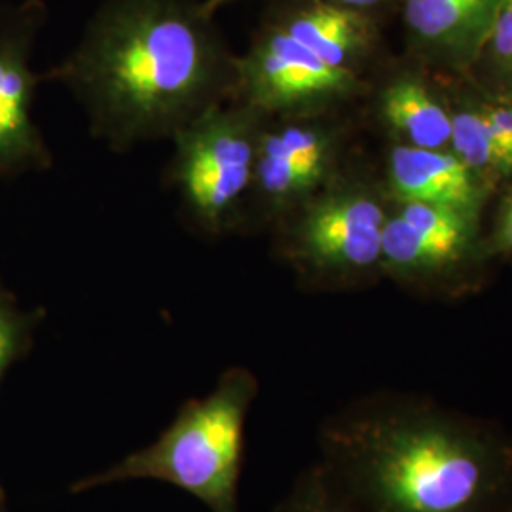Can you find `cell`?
<instances>
[{
  "label": "cell",
  "mask_w": 512,
  "mask_h": 512,
  "mask_svg": "<svg viewBox=\"0 0 512 512\" xmlns=\"http://www.w3.org/2000/svg\"><path fill=\"white\" fill-rule=\"evenodd\" d=\"M0 512H10V495L2 484H0Z\"/></svg>",
  "instance_id": "obj_23"
},
{
  "label": "cell",
  "mask_w": 512,
  "mask_h": 512,
  "mask_svg": "<svg viewBox=\"0 0 512 512\" xmlns=\"http://www.w3.org/2000/svg\"><path fill=\"white\" fill-rule=\"evenodd\" d=\"M509 205H511V207H512V200H511V203H509Z\"/></svg>",
  "instance_id": "obj_26"
},
{
  "label": "cell",
  "mask_w": 512,
  "mask_h": 512,
  "mask_svg": "<svg viewBox=\"0 0 512 512\" xmlns=\"http://www.w3.org/2000/svg\"><path fill=\"white\" fill-rule=\"evenodd\" d=\"M385 120L416 148L442 150L452 137V118L421 84L401 78L382 93Z\"/></svg>",
  "instance_id": "obj_12"
},
{
  "label": "cell",
  "mask_w": 512,
  "mask_h": 512,
  "mask_svg": "<svg viewBox=\"0 0 512 512\" xmlns=\"http://www.w3.org/2000/svg\"><path fill=\"white\" fill-rule=\"evenodd\" d=\"M501 236H503V243H505V247H509L512 249V207L509 205L507 207V213H505V219H503V232H501Z\"/></svg>",
  "instance_id": "obj_21"
},
{
  "label": "cell",
  "mask_w": 512,
  "mask_h": 512,
  "mask_svg": "<svg viewBox=\"0 0 512 512\" xmlns=\"http://www.w3.org/2000/svg\"><path fill=\"white\" fill-rule=\"evenodd\" d=\"M461 253L427 238L399 215L385 219L382 228V262L397 274H433L456 264Z\"/></svg>",
  "instance_id": "obj_13"
},
{
  "label": "cell",
  "mask_w": 512,
  "mask_h": 512,
  "mask_svg": "<svg viewBox=\"0 0 512 512\" xmlns=\"http://www.w3.org/2000/svg\"><path fill=\"white\" fill-rule=\"evenodd\" d=\"M357 88V73L332 67L277 21L260 31L247 54L238 55L234 99L266 116L325 109Z\"/></svg>",
  "instance_id": "obj_5"
},
{
  "label": "cell",
  "mask_w": 512,
  "mask_h": 512,
  "mask_svg": "<svg viewBox=\"0 0 512 512\" xmlns=\"http://www.w3.org/2000/svg\"><path fill=\"white\" fill-rule=\"evenodd\" d=\"M501 0H406L404 21L420 44L456 61H473L494 29Z\"/></svg>",
  "instance_id": "obj_9"
},
{
  "label": "cell",
  "mask_w": 512,
  "mask_h": 512,
  "mask_svg": "<svg viewBox=\"0 0 512 512\" xmlns=\"http://www.w3.org/2000/svg\"><path fill=\"white\" fill-rule=\"evenodd\" d=\"M46 311L27 308L0 281V387L8 372L35 348Z\"/></svg>",
  "instance_id": "obj_15"
},
{
  "label": "cell",
  "mask_w": 512,
  "mask_h": 512,
  "mask_svg": "<svg viewBox=\"0 0 512 512\" xmlns=\"http://www.w3.org/2000/svg\"><path fill=\"white\" fill-rule=\"evenodd\" d=\"M258 393L251 368H226L207 395L184 401L150 444L76 478L69 494L150 480L194 497L207 512H239L245 427Z\"/></svg>",
  "instance_id": "obj_3"
},
{
  "label": "cell",
  "mask_w": 512,
  "mask_h": 512,
  "mask_svg": "<svg viewBox=\"0 0 512 512\" xmlns=\"http://www.w3.org/2000/svg\"><path fill=\"white\" fill-rule=\"evenodd\" d=\"M317 461L363 512H501L512 433L423 399L370 395L321 423Z\"/></svg>",
  "instance_id": "obj_2"
},
{
  "label": "cell",
  "mask_w": 512,
  "mask_h": 512,
  "mask_svg": "<svg viewBox=\"0 0 512 512\" xmlns=\"http://www.w3.org/2000/svg\"><path fill=\"white\" fill-rule=\"evenodd\" d=\"M266 114L241 101L213 107L171 137V177L192 222L211 236L236 230L255 175Z\"/></svg>",
  "instance_id": "obj_4"
},
{
  "label": "cell",
  "mask_w": 512,
  "mask_h": 512,
  "mask_svg": "<svg viewBox=\"0 0 512 512\" xmlns=\"http://www.w3.org/2000/svg\"><path fill=\"white\" fill-rule=\"evenodd\" d=\"M401 217L427 238L444 243L463 255L469 236L467 215L444 205L410 202L406 203Z\"/></svg>",
  "instance_id": "obj_17"
},
{
  "label": "cell",
  "mask_w": 512,
  "mask_h": 512,
  "mask_svg": "<svg viewBox=\"0 0 512 512\" xmlns=\"http://www.w3.org/2000/svg\"><path fill=\"white\" fill-rule=\"evenodd\" d=\"M488 48L503 67L509 65L512 57V0H501Z\"/></svg>",
  "instance_id": "obj_18"
},
{
  "label": "cell",
  "mask_w": 512,
  "mask_h": 512,
  "mask_svg": "<svg viewBox=\"0 0 512 512\" xmlns=\"http://www.w3.org/2000/svg\"><path fill=\"white\" fill-rule=\"evenodd\" d=\"M35 19L0 27V177L42 171L52 154L33 118L40 76L31 65Z\"/></svg>",
  "instance_id": "obj_8"
},
{
  "label": "cell",
  "mask_w": 512,
  "mask_h": 512,
  "mask_svg": "<svg viewBox=\"0 0 512 512\" xmlns=\"http://www.w3.org/2000/svg\"><path fill=\"white\" fill-rule=\"evenodd\" d=\"M389 183L397 200L444 205L471 215L478 200L475 175L454 154L399 147L389 160Z\"/></svg>",
  "instance_id": "obj_10"
},
{
  "label": "cell",
  "mask_w": 512,
  "mask_h": 512,
  "mask_svg": "<svg viewBox=\"0 0 512 512\" xmlns=\"http://www.w3.org/2000/svg\"><path fill=\"white\" fill-rule=\"evenodd\" d=\"M484 118L494 135L495 145L501 154L512 164V107L511 105H492L482 110Z\"/></svg>",
  "instance_id": "obj_19"
},
{
  "label": "cell",
  "mask_w": 512,
  "mask_h": 512,
  "mask_svg": "<svg viewBox=\"0 0 512 512\" xmlns=\"http://www.w3.org/2000/svg\"><path fill=\"white\" fill-rule=\"evenodd\" d=\"M501 512H512V503L511 505H507V507H505V509H503Z\"/></svg>",
  "instance_id": "obj_24"
},
{
  "label": "cell",
  "mask_w": 512,
  "mask_h": 512,
  "mask_svg": "<svg viewBox=\"0 0 512 512\" xmlns=\"http://www.w3.org/2000/svg\"><path fill=\"white\" fill-rule=\"evenodd\" d=\"M334 160L336 137L330 129L306 120L274 124L268 116L260 131L255 175L243 215L251 205L266 215L304 205L327 184Z\"/></svg>",
  "instance_id": "obj_7"
},
{
  "label": "cell",
  "mask_w": 512,
  "mask_h": 512,
  "mask_svg": "<svg viewBox=\"0 0 512 512\" xmlns=\"http://www.w3.org/2000/svg\"><path fill=\"white\" fill-rule=\"evenodd\" d=\"M507 69H509V71H512V57L511 61H509V65H507Z\"/></svg>",
  "instance_id": "obj_25"
},
{
  "label": "cell",
  "mask_w": 512,
  "mask_h": 512,
  "mask_svg": "<svg viewBox=\"0 0 512 512\" xmlns=\"http://www.w3.org/2000/svg\"><path fill=\"white\" fill-rule=\"evenodd\" d=\"M452 147L454 156L476 179L495 181L511 177L512 164L501 154L494 135L484 118V112L463 110L452 118Z\"/></svg>",
  "instance_id": "obj_14"
},
{
  "label": "cell",
  "mask_w": 512,
  "mask_h": 512,
  "mask_svg": "<svg viewBox=\"0 0 512 512\" xmlns=\"http://www.w3.org/2000/svg\"><path fill=\"white\" fill-rule=\"evenodd\" d=\"M226 2H230V0H205L202 4L203 8H205V12L213 16V14L219 10L220 6H224Z\"/></svg>",
  "instance_id": "obj_22"
},
{
  "label": "cell",
  "mask_w": 512,
  "mask_h": 512,
  "mask_svg": "<svg viewBox=\"0 0 512 512\" xmlns=\"http://www.w3.org/2000/svg\"><path fill=\"white\" fill-rule=\"evenodd\" d=\"M274 512H363L315 459L294 478Z\"/></svg>",
  "instance_id": "obj_16"
},
{
  "label": "cell",
  "mask_w": 512,
  "mask_h": 512,
  "mask_svg": "<svg viewBox=\"0 0 512 512\" xmlns=\"http://www.w3.org/2000/svg\"><path fill=\"white\" fill-rule=\"evenodd\" d=\"M330 4H336V6H342V8H348L353 12H361L368 16V10L380 6L384 0H327Z\"/></svg>",
  "instance_id": "obj_20"
},
{
  "label": "cell",
  "mask_w": 512,
  "mask_h": 512,
  "mask_svg": "<svg viewBox=\"0 0 512 512\" xmlns=\"http://www.w3.org/2000/svg\"><path fill=\"white\" fill-rule=\"evenodd\" d=\"M277 23L332 67L353 73H357V63L368 54L374 38V27L366 14L327 0L298 4Z\"/></svg>",
  "instance_id": "obj_11"
},
{
  "label": "cell",
  "mask_w": 512,
  "mask_h": 512,
  "mask_svg": "<svg viewBox=\"0 0 512 512\" xmlns=\"http://www.w3.org/2000/svg\"><path fill=\"white\" fill-rule=\"evenodd\" d=\"M385 215L370 194L336 186L302 205L289 255L311 277L348 281L382 262Z\"/></svg>",
  "instance_id": "obj_6"
},
{
  "label": "cell",
  "mask_w": 512,
  "mask_h": 512,
  "mask_svg": "<svg viewBox=\"0 0 512 512\" xmlns=\"http://www.w3.org/2000/svg\"><path fill=\"white\" fill-rule=\"evenodd\" d=\"M48 80L73 93L114 150L171 139L234 99L238 55L192 0H107Z\"/></svg>",
  "instance_id": "obj_1"
}]
</instances>
